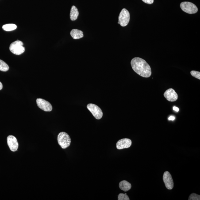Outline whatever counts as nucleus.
<instances>
[{
  "mask_svg": "<svg viewBox=\"0 0 200 200\" xmlns=\"http://www.w3.org/2000/svg\"><path fill=\"white\" fill-rule=\"evenodd\" d=\"M173 109L177 112H178L179 111V109L178 108V107L176 106H174V107H173Z\"/></svg>",
  "mask_w": 200,
  "mask_h": 200,
  "instance_id": "obj_22",
  "label": "nucleus"
},
{
  "mask_svg": "<svg viewBox=\"0 0 200 200\" xmlns=\"http://www.w3.org/2000/svg\"><path fill=\"white\" fill-rule=\"evenodd\" d=\"M131 140L128 138L121 139L117 141L116 147L118 149H122L128 148L132 145Z\"/></svg>",
  "mask_w": 200,
  "mask_h": 200,
  "instance_id": "obj_11",
  "label": "nucleus"
},
{
  "mask_svg": "<svg viewBox=\"0 0 200 200\" xmlns=\"http://www.w3.org/2000/svg\"><path fill=\"white\" fill-rule=\"evenodd\" d=\"M7 144L9 149L12 152H15L18 149L19 144L17 139L14 136L10 135L7 138Z\"/></svg>",
  "mask_w": 200,
  "mask_h": 200,
  "instance_id": "obj_8",
  "label": "nucleus"
},
{
  "mask_svg": "<svg viewBox=\"0 0 200 200\" xmlns=\"http://www.w3.org/2000/svg\"><path fill=\"white\" fill-rule=\"evenodd\" d=\"M119 187L121 190L124 192H127L131 188V185L126 181H123L119 184Z\"/></svg>",
  "mask_w": 200,
  "mask_h": 200,
  "instance_id": "obj_13",
  "label": "nucleus"
},
{
  "mask_svg": "<svg viewBox=\"0 0 200 200\" xmlns=\"http://www.w3.org/2000/svg\"><path fill=\"white\" fill-rule=\"evenodd\" d=\"M168 119L169 121H174L175 119V117H174V116H171V117H169Z\"/></svg>",
  "mask_w": 200,
  "mask_h": 200,
  "instance_id": "obj_21",
  "label": "nucleus"
},
{
  "mask_svg": "<svg viewBox=\"0 0 200 200\" xmlns=\"http://www.w3.org/2000/svg\"><path fill=\"white\" fill-rule=\"evenodd\" d=\"M17 26L14 24H8L3 25L2 29L6 31H11L16 29Z\"/></svg>",
  "mask_w": 200,
  "mask_h": 200,
  "instance_id": "obj_15",
  "label": "nucleus"
},
{
  "mask_svg": "<svg viewBox=\"0 0 200 200\" xmlns=\"http://www.w3.org/2000/svg\"><path fill=\"white\" fill-rule=\"evenodd\" d=\"M163 179L166 188L168 190H172L174 188V183L172 177L169 172H165L163 174Z\"/></svg>",
  "mask_w": 200,
  "mask_h": 200,
  "instance_id": "obj_9",
  "label": "nucleus"
},
{
  "mask_svg": "<svg viewBox=\"0 0 200 200\" xmlns=\"http://www.w3.org/2000/svg\"><path fill=\"white\" fill-rule=\"evenodd\" d=\"M189 200H200V195H198L194 193L190 194V197H189Z\"/></svg>",
  "mask_w": 200,
  "mask_h": 200,
  "instance_id": "obj_17",
  "label": "nucleus"
},
{
  "mask_svg": "<svg viewBox=\"0 0 200 200\" xmlns=\"http://www.w3.org/2000/svg\"><path fill=\"white\" fill-rule=\"evenodd\" d=\"M71 36L73 39L77 40L83 37V32L77 29H73L71 32Z\"/></svg>",
  "mask_w": 200,
  "mask_h": 200,
  "instance_id": "obj_12",
  "label": "nucleus"
},
{
  "mask_svg": "<svg viewBox=\"0 0 200 200\" xmlns=\"http://www.w3.org/2000/svg\"><path fill=\"white\" fill-rule=\"evenodd\" d=\"M143 2L148 4H152L154 2V0H142Z\"/></svg>",
  "mask_w": 200,
  "mask_h": 200,
  "instance_id": "obj_20",
  "label": "nucleus"
},
{
  "mask_svg": "<svg viewBox=\"0 0 200 200\" xmlns=\"http://www.w3.org/2000/svg\"><path fill=\"white\" fill-rule=\"evenodd\" d=\"M57 140L59 145L63 149L68 148L71 144V138L66 132H60L58 135Z\"/></svg>",
  "mask_w": 200,
  "mask_h": 200,
  "instance_id": "obj_2",
  "label": "nucleus"
},
{
  "mask_svg": "<svg viewBox=\"0 0 200 200\" xmlns=\"http://www.w3.org/2000/svg\"><path fill=\"white\" fill-rule=\"evenodd\" d=\"M190 74H191L192 76L198 79H200V72H199L192 71L190 72Z\"/></svg>",
  "mask_w": 200,
  "mask_h": 200,
  "instance_id": "obj_19",
  "label": "nucleus"
},
{
  "mask_svg": "<svg viewBox=\"0 0 200 200\" xmlns=\"http://www.w3.org/2000/svg\"><path fill=\"white\" fill-rule=\"evenodd\" d=\"M9 67L6 63L0 59V71L6 72L8 71Z\"/></svg>",
  "mask_w": 200,
  "mask_h": 200,
  "instance_id": "obj_16",
  "label": "nucleus"
},
{
  "mask_svg": "<svg viewBox=\"0 0 200 200\" xmlns=\"http://www.w3.org/2000/svg\"><path fill=\"white\" fill-rule=\"evenodd\" d=\"M163 95L165 98L169 102H175L178 98V94L172 88H170L166 90Z\"/></svg>",
  "mask_w": 200,
  "mask_h": 200,
  "instance_id": "obj_10",
  "label": "nucleus"
},
{
  "mask_svg": "<svg viewBox=\"0 0 200 200\" xmlns=\"http://www.w3.org/2000/svg\"><path fill=\"white\" fill-rule=\"evenodd\" d=\"M36 103L40 109L45 112H51L52 110V106L48 101L41 98L36 99Z\"/></svg>",
  "mask_w": 200,
  "mask_h": 200,
  "instance_id": "obj_7",
  "label": "nucleus"
},
{
  "mask_svg": "<svg viewBox=\"0 0 200 200\" xmlns=\"http://www.w3.org/2000/svg\"><path fill=\"white\" fill-rule=\"evenodd\" d=\"M118 200H129L130 199L128 196L126 194H120L118 196Z\"/></svg>",
  "mask_w": 200,
  "mask_h": 200,
  "instance_id": "obj_18",
  "label": "nucleus"
},
{
  "mask_svg": "<svg viewBox=\"0 0 200 200\" xmlns=\"http://www.w3.org/2000/svg\"><path fill=\"white\" fill-rule=\"evenodd\" d=\"M130 21V13L125 8L123 9L119 16L118 24L121 26L125 27L128 25Z\"/></svg>",
  "mask_w": 200,
  "mask_h": 200,
  "instance_id": "obj_5",
  "label": "nucleus"
},
{
  "mask_svg": "<svg viewBox=\"0 0 200 200\" xmlns=\"http://www.w3.org/2000/svg\"><path fill=\"white\" fill-rule=\"evenodd\" d=\"M87 108L97 119H100L102 117L103 115L102 111L97 105L94 104L90 103L87 105Z\"/></svg>",
  "mask_w": 200,
  "mask_h": 200,
  "instance_id": "obj_6",
  "label": "nucleus"
},
{
  "mask_svg": "<svg viewBox=\"0 0 200 200\" xmlns=\"http://www.w3.org/2000/svg\"><path fill=\"white\" fill-rule=\"evenodd\" d=\"M131 65L133 71L143 77L149 78L152 75V71L149 65L141 58H134L131 61Z\"/></svg>",
  "mask_w": 200,
  "mask_h": 200,
  "instance_id": "obj_1",
  "label": "nucleus"
},
{
  "mask_svg": "<svg viewBox=\"0 0 200 200\" xmlns=\"http://www.w3.org/2000/svg\"><path fill=\"white\" fill-rule=\"evenodd\" d=\"M23 43L20 40H17L10 44L9 49L10 52L16 55H20L24 53L25 48L23 47Z\"/></svg>",
  "mask_w": 200,
  "mask_h": 200,
  "instance_id": "obj_3",
  "label": "nucleus"
},
{
  "mask_svg": "<svg viewBox=\"0 0 200 200\" xmlns=\"http://www.w3.org/2000/svg\"><path fill=\"white\" fill-rule=\"evenodd\" d=\"M79 13L76 7L73 6L72 7L71 12H70V19L72 21H75L78 18Z\"/></svg>",
  "mask_w": 200,
  "mask_h": 200,
  "instance_id": "obj_14",
  "label": "nucleus"
},
{
  "mask_svg": "<svg viewBox=\"0 0 200 200\" xmlns=\"http://www.w3.org/2000/svg\"><path fill=\"white\" fill-rule=\"evenodd\" d=\"M180 7L183 11L188 14H194L198 11V8L191 2H182L181 3Z\"/></svg>",
  "mask_w": 200,
  "mask_h": 200,
  "instance_id": "obj_4",
  "label": "nucleus"
},
{
  "mask_svg": "<svg viewBox=\"0 0 200 200\" xmlns=\"http://www.w3.org/2000/svg\"><path fill=\"white\" fill-rule=\"evenodd\" d=\"M3 88V85L2 83L0 82V90H2Z\"/></svg>",
  "mask_w": 200,
  "mask_h": 200,
  "instance_id": "obj_23",
  "label": "nucleus"
}]
</instances>
